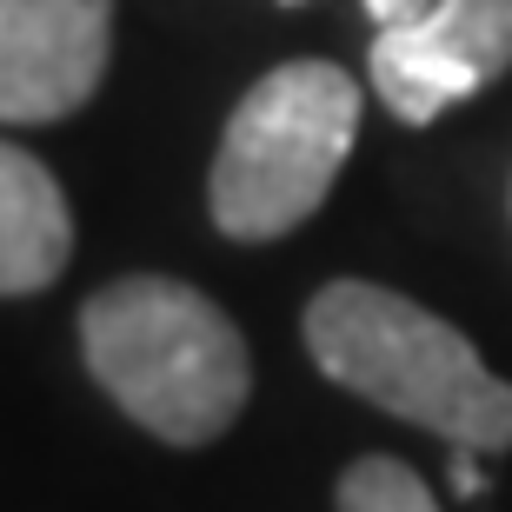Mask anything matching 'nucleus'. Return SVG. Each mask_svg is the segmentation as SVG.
Instances as JSON below:
<instances>
[{
    "label": "nucleus",
    "mask_w": 512,
    "mask_h": 512,
    "mask_svg": "<svg viewBox=\"0 0 512 512\" xmlns=\"http://www.w3.org/2000/svg\"><path fill=\"white\" fill-rule=\"evenodd\" d=\"M306 353L366 406L466 453H512V386L453 320L373 280H333L300 313Z\"/></svg>",
    "instance_id": "nucleus-1"
},
{
    "label": "nucleus",
    "mask_w": 512,
    "mask_h": 512,
    "mask_svg": "<svg viewBox=\"0 0 512 512\" xmlns=\"http://www.w3.org/2000/svg\"><path fill=\"white\" fill-rule=\"evenodd\" d=\"M87 373L133 426L167 446H213L247 413L253 353L240 326L187 280L133 273L80 306Z\"/></svg>",
    "instance_id": "nucleus-2"
},
{
    "label": "nucleus",
    "mask_w": 512,
    "mask_h": 512,
    "mask_svg": "<svg viewBox=\"0 0 512 512\" xmlns=\"http://www.w3.org/2000/svg\"><path fill=\"white\" fill-rule=\"evenodd\" d=\"M360 80L333 60H286L233 107L207 173V207L227 240H280L306 227L360 140Z\"/></svg>",
    "instance_id": "nucleus-3"
},
{
    "label": "nucleus",
    "mask_w": 512,
    "mask_h": 512,
    "mask_svg": "<svg viewBox=\"0 0 512 512\" xmlns=\"http://www.w3.org/2000/svg\"><path fill=\"white\" fill-rule=\"evenodd\" d=\"M512 67V0H433L406 27H380L366 74L386 114L426 127Z\"/></svg>",
    "instance_id": "nucleus-4"
},
{
    "label": "nucleus",
    "mask_w": 512,
    "mask_h": 512,
    "mask_svg": "<svg viewBox=\"0 0 512 512\" xmlns=\"http://www.w3.org/2000/svg\"><path fill=\"white\" fill-rule=\"evenodd\" d=\"M114 54V0H0V120L47 127L94 100Z\"/></svg>",
    "instance_id": "nucleus-5"
},
{
    "label": "nucleus",
    "mask_w": 512,
    "mask_h": 512,
    "mask_svg": "<svg viewBox=\"0 0 512 512\" xmlns=\"http://www.w3.org/2000/svg\"><path fill=\"white\" fill-rule=\"evenodd\" d=\"M74 213L67 193L27 147L0 140V300H27L67 273Z\"/></svg>",
    "instance_id": "nucleus-6"
},
{
    "label": "nucleus",
    "mask_w": 512,
    "mask_h": 512,
    "mask_svg": "<svg viewBox=\"0 0 512 512\" xmlns=\"http://www.w3.org/2000/svg\"><path fill=\"white\" fill-rule=\"evenodd\" d=\"M333 506L340 512H446L433 499V486L393 453L353 459V466L340 473V486H333Z\"/></svg>",
    "instance_id": "nucleus-7"
},
{
    "label": "nucleus",
    "mask_w": 512,
    "mask_h": 512,
    "mask_svg": "<svg viewBox=\"0 0 512 512\" xmlns=\"http://www.w3.org/2000/svg\"><path fill=\"white\" fill-rule=\"evenodd\" d=\"M426 7H433V0H366L373 27H406V20H419Z\"/></svg>",
    "instance_id": "nucleus-8"
},
{
    "label": "nucleus",
    "mask_w": 512,
    "mask_h": 512,
    "mask_svg": "<svg viewBox=\"0 0 512 512\" xmlns=\"http://www.w3.org/2000/svg\"><path fill=\"white\" fill-rule=\"evenodd\" d=\"M453 493H459V499H479V493H486L479 453H466V446H453Z\"/></svg>",
    "instance_id": "nucleus-9"
}]
</instances>
